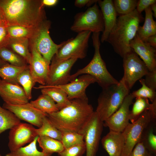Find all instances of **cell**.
<instances>
[{"mask_svg":"<svg viewBox=\"0 0 156 156\" xmlns=\"http://www.w3.org/2000/svg\"><path fill=\"white\" fill-rule=\"evenodd\" d=\"M156 3V0H139L138 1L136 9L140 14L152 4Z\"/></svg>","mask_w":156,"mask_h":156,"instance_id":"obj_43","label":"cell"},{"mask_svg":"<svg viewBox=\"0 0 156 156\" xmlns=\"http://www.w3.org/2000/svg\"><path fill=\"white\" fill-rule=\"evenodd\" d=\"M86 151L85 143L64 148L58 155L59 156H82Z\"/></svg>","mask_w":156,"mask_h":156,"instance_id":"obj_39","label":"cell"},{"mask_svg":"<svg viewBox=\"0 0 156 156\" xmlns=\"http://www.w3.org/2000/svg\"><path fill=\"white\" fill-rule=\"evenodd\" d=\"M144 11V23L142 26H139L136 34L142 41L145 42L149 36L156 34V22L153 19L150 6Z\"/></svg>","mask_w":156,"mask_h":156,"instance_id":"obj_23","label":"cell"},{"mask_svg":"<svg viewBox=\"0 0 156 156\" xmlns=\"http://www.w3.org/2000/svg\"><path fill=\"white\" fill-rule=\"evenodd\" d=\"M7 26L0 25V49L7 47L10 37L7 29Z\"/></svg>","mask_w":156,"mask_h":156,"instance_id":"obj_42","label":"cell"},{"mask_svg":"<svg viewBox=\"0 0 156 156\" xmlns=\"http://www.w3.org/2000/svg\"><path fill=\"white\" fill-rule=\"evenodd\" d=\"M58 111L48 114L51 124L62 132H72L81 134L94 111L88 99H75Z\"/></svg>","mask_w":156,"mask_h":156,"instance_id":"obj_2","label":"cell"},{"mask_svg":"<svg viewBox=\"0 0 156 156\" xmlns=\"http://www.w3.org/2000/svg\"><path fill=\"white\" fill-rule=\"evenodd\" d=\"M122 58L124 73L122 78L130 90L149 70L144 63L132 49Z\"/></svg>","mask_w":156,"mask_h":156,"instance_id":"obj_10","label":"cell"},{"mask_svg":"<svg viewBox=\"0 0 156 156\" xmlns=\"http://www.w3.org/2000/svg\"><path fill=\"white\" fill-rule=\"evenodd\" d=\"M36 131L38 136H46L61 141V132L51 124L47 116L44 118L42 126L36 128Z\"/></svg>","mask_w":156,"mask_h":156,"instance_id":"obj_32","label":"cell"},{"mask_svg":"<svg viewBox=\"0 0 156 156\" xmlns=\"http://www.w3.org/2000/svg\"><path fill=\"white\" fill-rule=\"evenodd\" d=\"M38 28L32 29L15 25L7 26V29L10 37L30 39L34 36Z\"/></svg>","mask_w":156,"mask_h":156,"instance_id":"obj_33","label":"cell"},{"mask_svg":"<svg viewBox=\"0 0 156 156\" xmlns=\"http://www.w3.org/2000/svg\"><path fill=\"white\" fill-rule=\"evenodd\" d=\"M95 82H96V80L93 77L84 74L65 84L50 86L60 88L63 90L67 94L70 100L75 99H88L86 93V89L90 84Z\"/></svg>","mask_w":156,"mask_h":156,"instance_id":"obj_16","label":"cell"},{"mask_svg":"<svg viewBox=\"0 0 156 156\" xmlns=\"http://www.w3.org/2000/svg\"><path fill=\"white\" fill-rule=\"evenodd\" d=\"M129 46L142 59L149 71L156 70V49L144 42L137 34L130 42Z\"/></svg>","mask_w":156,"mask_h":156,"instance_id":"obj_19","label":"cell"},{"mask_svg":"<svg viewBox=\"0 0 156 156\" xmlns=\"http://www.w3.org/2000/svg\"><path fill=\"white\" fill-rule=\"evenodd\" d=\"M134 98L131 93L129 94L119 108L103 122V126L109 131L122 132L129 123L130 107Z\"/></svg>","mask_w":156,"mask_h":156,"instance_id":"obj_14","label":"cell"},{"mask_svg":"<svg viewBox=\"0 0 156 156\" xmlns=\"http://www.w3.org/2000/svg\"><path fill=\"white\" fill-rule=\"evenodd\" d=\"M103 148L109 156H121L125 144L122 132L109 131L101 139Z\"/></svg>","mask_w":156,"mask_h":156,"instance_id":"obj_21","label":"cell"},{"mask_svg":"<svg viewBox=\"0 0 156 156\" xmlns=\"http://www.w3.org/2000/svg\"><path fill=\"white\" fill-rule=\"evenodd\" d=\"M34 88L40 89L42 94L49 96L56 102L59 110L68 105L70 102L71 100L68 99L66 93L60 88L42 85Z\"/></svg>","mask_w":156,"mask_h":156,"instance_id":"obj_22","label":"cell"},{"mask_svg":"<svg viewBox=\"0 0 156 156\" xmlns=\"http://www.w3.org/2000/svg\"><path fill=\"white\" fill-rule=\"evenodd\" d=\"M0 58L14 66L22 67L28 65L24 58L7 47L0 49Z\"/></svg>","mask_w":156,"mask_h":156,"instance_id":"obj_31","label":"cell"},{"mask_svg":"<svg viewBox=\"0 0 156 156\" xmlns=\"http://www.w3.org/2000/svg\"><path fill=\"white\" fill-rule=\"evenodd\" d=\"M91 33L88 31L81 32L75 37L62 42L61 46L53 58L59 60L84 58L86 55Z\"/></svg>","mask_w":156,"mask_h":156,"instance_id":"obj_8","label":"cell"},{"mask_svg":"<svg viewBox=\"0 0 156 156\" xmlns=\"http://www.w3.org/2000/svg\"><path fill=\"white\" fill-rule=\"evenodd\" d=\"M156 108V100L151 103L146 98H135L129 114V120L131 123L136 121L140 116L146 111Z\"/></svg>","mask_w":156,"mask_h":156,"instance_id":"obj_25","label":"cell"},{"mask_svg":"<svg viewBox=\"0 0 156 156\" xmlns=\"http://www.w3.org/2000/svg\"><path fill=\"white\" fill-rule=\"evenodd\" d=\"M30 47L31 58L29 64L31 76L35 83L44 85L49 70V64L34 47Z\"/></svg>","mask_w":156,"mask_h":156,"instance_id":"obj_17","label":"cell"},{"mask_svg":"<svg viewBox=\"0 0 156 156\" xmlns=\"http://www.w3.org/2000/svg\"><path fill=\"white\" fill-rule=\"evenodd\" d=\"M2 107L12 112L20 120L25 121L38 128L42 126L44 118L48 115L35 108L29 102L19 105L4 103Z\"/></svg>","mask_w":156,"mask_h":156,"instance_id":"obj_15","label":"cell"},{"mask_svg":"<svg viewBox=\"0 0 156 156\" xmlns=\"http://www.w3.org/2000/svg\"><path fill=\"white\" fill-rule=\"evenodd\" d=\"M139 81L142 86L138 90L133 91L131 94L134 98L140 97L149 99L152 103L156 100V93L145 84L144 79H141Z\"/></svg>","mask_w":156,"mask_h":156,"instance_id":"obj_38","label":"cell"},{"mask_svg":"<svg viewBox=\"0 0 156 156\" xmlns=\"http://www.w3.org/2000/svg\"><path fill=\"white\" fill-rule=\"evenodd\" d=\"M97 0H76L75 5L77 7L81 8L85 6L90 7L93 4L97 2Z\"/></svg>","mask_w":156,"mask_h":156,"instance_id":"obj_44","label":"cell"},{"mask_svg":"<svg viewBox=\"0 0 156 156\" xmlns=\"http://www.w3.org/2000/svg\"><path fill=\"white\" fill-rule=\"evenodd\" d=\"M1 79L0 78V82L1 81Z\"/></svg>","mask_w":156,"mask_h":156,"instance_id":"obj_51","label":"cell"},{"mask_svg":"<svg viewBox=\"0 0 156 156\" xmlns=\"http://www.w3.org/2000/svg\"><path fill=\"white\" fill-rule=\"evenodd\" d=\"M0 25H3L8 26L3 12L0 8Z\"/></svg>","mask_w":156,"mask_h":156,"instance_id":"obj_47","label":"cell"},{"mask_svg":"<svg viewBox=\"0 0 156 156\" xmlns=\"http://www.w3.org/2000/svg\"><path fill=\"white\" fill-rule=\"evenodd\" d=\"M42 5L44 6H52L55 5L58 1L57 0H41Z\"/></svg>","mask_w":156,"mask_h":156,"instance_id":"obj_46","label":"cell"},{"mask_svg":"<svg viewBox=\"0 0 156 156\" xmlns=\"http://www.w3.org/2000/svg\"><path fill=\"white\" fill-rule=\"evenodd\" d=\"M8 64L9 63L5 62L0 58V67L5 65Z\"/></svg>","mask_w":156,"mask_h":156,"instance_id":"obj_49","label":"cell"},{"mask_svg":"<svg viewBox=\"0 0 156 156\" xmlns=\"http://www.w3.org/2000/svg\"><path fill=\"white\" fill-rule=\"evenodd\" d=\"M17 82L21 85L29 100L31 99L32 89L36 83L31 76L29 68L23 70L19 75Z\"/></svg>","mask_w":156,"mask_h":156,"instance_id":"obj_34","label":"cell"},{"mask_svg":"<svg viewBox=\"0 0 156 156\" xmlns=\"http://www.w3.org/2000/svg\"><path fill=\"white\" fill-rule=\"evenodd\" d=\"M29 103L35 108L48 114L59 110L55 102L47 94H42L36 99Z\"/></svg>","mask_w":156,"mask_h":156,"instance_id":"obj_27","label":"cell"},{"mask_svg":"<svg viewBox=\"0 0 156 156\" xmlns=\"http://www.w3.org/2000/svg\"><path fill=\"white\" fill-rule=\"evenodd\" d=\"M44 7L41 0H0L8 26L38 28L46 19Z\"/></svg>","mask_w":156,"mask_h":156,"instance_id":"obj_1","label":"cell"},{"mask_svg":"<svg viewBox=\"0 0 156 156\" xmlns=\"http://www.w3.org/2000/svg\"><path fill=\"white\" fill-rule=\"evenodd\" d=\"M145 84L149 88L155 91L156 90V70L148 72L145 76Z\"/></svg>","mask_w":156,"mask_h":156,"instance_id":"obj_41","label":"cell"},{"mask_svg":"<svg viewBox=\"0 0 156 156\" xmlns=\"http://www.w3.org/2000/svg\"><path fill=\"white\" fill-rule=\"evenodd\" d=\"M100 34V33H93L92 39L94 53L92 60L86 66L70 75V82L79 75L88 74L94 77L96 79V82L103 89L118 83L119 81L108 71L105 63L101 55Z\"/></svg>","mask_w":156,"mask_h":156,"instance_id":"obj_4","label":"cell"},{"mask_svg":"<svg viewBox=\"0 0 156 156\" xmlns=\"http://www.w3.org/2000/svg\"><path fill=\"white\" fill-rule=\"evenodd\" d=\"M138 2L136 0L113 1L116 12L120 16L127 14L133 11L136 8Z\"/></svg>","mask_w":156,"mask_h":156,"instance_id":"obj_36","label":"cell"},{"mask_svg":"<svg viewBox=\"0 0 156 156\" xmlns=\"http://www.w3.org/2000/svg\"><path fill=\"white\" fill-rule=\"evenodd\" d=\"M156 108L148 110L135 121L128 124L122 133L125 144L121 156H129L135 145L142 140L147 128L155 122Z\"/></svg>","mask_w":156,"mask_h":156,"instance_id":"obj_6","label":"cell"},{"mask_svg":"<svg viewBox=\"0 0 156 156\" xmlns=\"http://www.w3.org/2000/svg\"><path fill=\"white\" fill-rule=\"evenodd\" d=\"M38 136L36 128L30 124L20 122L10 129L8 146L10 152L15 151Z\"/></svg>","mask_w":156,"mask_h":156,"instance_id":"obj_13","label":"cell"},{"mask_svg":"<svg viewBox=\"0 0 156 156\" xmlns=\"http://www.w3.org/2000/svg\"><path fill=\"white\" fill-rule=\"evenodd\" d=\"M146 129L142 138V141L147 149L153 155L156 153V135L155 133L154 123Z\"/></svg>","mask_w":156,"mask_h":156,"instance_id":"obj_37","label":"cell"},{"mask_svg":"<svg viewBox=\"0 0 156 156\" xmlns=\"http://www.w3.org/2000/svg\"><path fill=\"white\" fill-rule=\"evenodd\" d=\"M104 28L102 13L96 3L85 12L76 14L70 29L72 31L78 33L86 31L98 33L103 32Z\"/></svg>","mask_w":156,"mask_h":156,"instance_id":"obj_7","label":"cell"},{"mask_svg":"<svg viewBox=\"0 0 156 156\" xmlns=\"http://www.w3.org/2000/svg\"><path fill=\"white\" fill-rule=\"evenodd\" d=\"M37 142L42 152L51 155L54 153L60 152L64 149L61 141L48 136H38Z\"/></svg>","mask_w":156,"mask_h":156,"instance_id":"obj_26","label":"cell"},{"mask_svg":"<svg viewBox=\"0 0 156 156\" xmlns=\"http://www.w3.org/2000/svg\"><path fill=\"white\" fill-rule=\"evenodd\" d=\"M151 8L153 14V16L156 18V3L152 4L150 6Z\"/></svg>","mask_w":156,"mask_h":156,"instance_id":"obj_48","label":"cell"},{"mask_svg":"<svg viewBox=\"0 0 156 156\" xmlns=\"http://www.w3.org/2000/svg\"><path fill=\"white\" fill-rule=\"evenodd\" d=\"M29 68V65L19 67L8 64L0 67V77L7 82L18 84L17 82L18 76L23 70Z\"/></svg>","mask_w":156,"mask_h":156,"instance_id":"obj_28","label":"cell"},{"mask_svg":"<svg viewBox=\"0 0 156 156\" xmlns=\"http://www.w3.org/2000/svg\"><path fill=\"white\" fill-rule=\"evenodd\" d=\"M0 96L5 103L12 105L25 104L29 102L25 92L18 84H14L1 79Z\"/></svg>","mask_w":156,"mask_h":156,"instance_id":"obj_18","label":"cell"},{"mask_svg":"<svg viewBox=\"0 0 156 156\" xmlns=\"http://www.w3.org/2000/svg\"><path fill=\"white\" fill-rule=\"evenodd\" d=\"M20 122L21 120L13 113L0 105V135Z\"/></svg>","mask_w":156,"mask_h":156,"instance_id":"obj_29","label":"cell"},{"mask_svg":"<svg viewBox=\"0 0 156 156\" xmlns=\"http://www.w3.org/2000/svg\"><path fill=\"white\" fill-rule=\"evenodd\" d=\"M103 122L94 111L81 134L84 136L86 156H96L103 129Z\"/></svg>","mask_w":156,"mask_h":156,"instance_id":"obj_11","label":"cell"},{"mask_svg":"<svg viewBox=\"0 0 156 156\" xmlns=\"http://www.w3.org/2000/svg\"><path fill=\"white\" fill-rule=\"evenodd\" d=\"M144 18L135 9L127 14L120 15L106 41L117 54L123 58L131 51L130 42L136 35L140 24Z\"/></svg>","mask_w":156,"mask_h":156,"instance_id":"obj_3","label":"cell"},{"mask_svg":"<svg viewBox=\"0 0 156 156\" xmlns=\"http://www.w3.org/2000/svg\"><path fill=\"white\" fill-rule=\"evenodd\" d=\"M50 25V22L46 19L34 36L29 39V45L34 46L49 64L62 44V42L59 44H55L51 39L49 30Z\"/></svg>","mask_w":156,"mask_h":156,"instance_id":"obj_9","label":"cell"},{"mask_svg":"<svg viewBox=\"0 0 156 156\" xmlns=\"http://www.w3.org/2000/svg\"><path fill=\"white\" fill-rule=\"evenodd\" d=\"M38 136L36 137L28 145L15 151L10 152L6 154L5 156H51L38 150L37 143Z\"/></svg>","mask_w":156,"mask_h":156,"instance_id":"obj_30","label":"cell"},{"mask_svg":"<svg viewBox=\"0 0 156 156\" xmlns=\"http://www.w3.org/2000/svg\"><path fill=\"white\" fill-rule=\"evenodd\" d=\"M97 3L100 8L104 20V28L100 39V41L103 43L106 42L111 31L115 25L117 21V14L113 0H99Z\"/></svg>","mask_w":156,"mask_h":156,"instance_id":"obj_20","label":"cell"},{"mask_svg":"<svg viewBox=\"0 0 156 156\" xmlns=\"http://www.w3.org/2000/svg\"><path fill=\"white\" fill-rule=\"evenodd\" d=\"M146 43L153 47L156 48V34L149 36L147 39Z\"/></svg>","mask_w":156,"mask_h":156,"instance_id":"obj_45","label":"cell"},{"mask_svg":"<svg viewBox=\"0 0 156 156\" xmlns=\"http://www.w3.org/2000/svg\"><path fill=\"white\" fill-rule=\"evenodd\" d=\"M129 156H153L145 147L142 141L137 143Z\"/></svg>","mask_w":156,"mask_h":156,"instance_id":"obj_40","label":"cell"},{"mask_svg":"<svg viewBox=\"0 0 156 156\" xmlns=\"http://www.w3.org/2000/svg\"><path fill=\"white\" fill-rule=\"evenodd\" d=\"M29 39L27 38L10 37L7 47L21 56L29 64L31 54L28 49Z\"/></svg>","mask_w":156,"mask_h":156,"instance_id":"obj_24","label":"cell"},{"mask_svg":"<svg viewBox=\"0 0 156 156\" xmlns=\"http://www.w3.org/2000/svg\"><path fill=\"white\" fill-rule=\"evenodd\" d=\"M61 142L64 148L85 144L83 134L72 132H62Z\"/></svg>","mask_w":156,"mask_h":156,"instance_id":"obj_35","label":"cell"},{"mask_svg":"<svg viewBox=\"0 0 156 156\" xmlns=\"http://www.w3.org/2000/svg\"><path fill=\"white\" fill-rule=\"evenodd\" d=\"M77 60L71 58L59 60L52 58L44 85H62L69 82L70 70Z\"/></svg>","mask_w":156,"mask_h":156,"instance_id":"obj_12","label":"cell"},{"mask_svg":"<svg viewBox=\"0 0 156 156\" xmlns=\"http://www.w3.org/2000/svg\"><path fill=\"white\" fill-rule=\"evenodd\" d=\"M0 156H2L1 154H0Z\"/></svg>","mask_w":156,"mask_h":156,"instance_id":"obj_50","label":"cell"},{"mask_svg":"<svg viewBox=\"0 0 156 156\" xmlns=\"http://www.w3.org/2000/svg\"><path fill=\"white\" fill-rule=\"evenodd\" d=\"M130 90L122 78L118 83L103 89L97 100L95 112L104 122L120 107Z\"/></svg>","mask_w":156,"mask_h":156,"instance_id":"obj_5","label":"cell"}]
</instances>
